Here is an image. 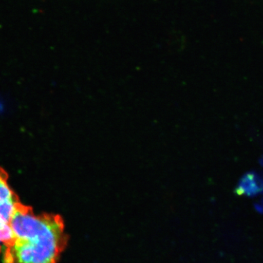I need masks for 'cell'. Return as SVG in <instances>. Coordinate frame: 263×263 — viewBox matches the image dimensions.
<instances>
[{"instance_id":"5b68a950","label":"cell","mask_w":263,"mask_h":263,"mask_svg":"<svg viewBox=\"0 0 263 263\" xmlns=\"http://www.w3.org/2000/svg\"><path fill=\"white\" fill-rule=\"evenodd\" d=\"M261 201L258 203V209L261 208L263 209V197L261 199Z\"/></svg>"},{"instance_id":"6da1fadb","label":"cell","mask_w":263,"mask_h":263,"mask_svg":"<svg viewBox=\"0 0 263 263\" xmlns=\"http://www.w3.org/2000/svg\"><path fill=\"white\" fill-rule=\"evenodd\" d=\"M14 239L3 249V263H57L66 242L63 220L35 214L22 203L9 223Z\"/></svg>"},{"instance_id":"277c9868","label":"cell","mask_w":263,"mask_h":263,"mask_svg":"<svg viewBox=\"0 0 263 263\" xmlns=\"http://www.w3.org/2000/svg\"><path fill=\"white\" fill-rule=\"evenodd\" d=\"M14 239V235L10 225H0V253L3 248L9 244Z\"/></svg>"},{"instance_id":"3957f363","label":"cell","mask_w":263,"mask_h":263,"mask_svg":"<svg viewBox=\"0 0 263 263\" xmlns=\"http://www.w3.org/2000/svg\"><path fill=\"white\" fill-rule=\"evenodd\" d=\"M238 195L254 197L263 193V173L250 172L240 179L236 189Z\"/></svg>"},{"instance_id":"7a4b0ae2","label":"cell","mask_w":263,"mask_h":263,"mask_svg":"<svg viewBox=\"0 0 263 263\" xmlns=\"http://www.w3.org/2000/svg\"><path fill=\"white\" fill-rule=\"evenodd\" d=\"M22 203L8 183V176L0 167V225H9Z\"/></svg>"}]
</instances>
